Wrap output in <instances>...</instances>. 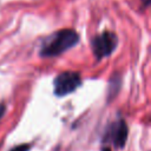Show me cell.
<instances>
[{
    "label": "cell",
    "mask_w": 151,
    "mask_h": 151,
    "mask_svg": "<svg viewBox=\"0 0 151 151\" xmlns=\"http://www.w3.org/2000/svg\"><path fill=\"white\" fill-rule=\"evenodd\" d=\"M80 35L76 29L61 28L53 32L45 38L39 48V55L41 58H52L63 54L64 52L73 48L78 45Z\"/></svg>",
    "instance_id": "6da1fadb"
},
{
    "label": "cell",
    "mask_w": 151,
    "mask_h": 151,
    "mask_svg": "<svg viewBox=\"0 0 151 151\" xmlns=\"http://www.w3.org/2000/svg\"><path fill=\"white\" fill-rule=\"evenodd\" d=\"M118 42L119 40L114 32H111L107 29L103 31L98 35L93 37L91 40V48H92L93 55L98 61L110 57L118 47Z\"/></svg>",
    "instance_id": "7a4b0ae2"
},
{
    "label": "cell",
    "mask_w": 151,
    "mask_h": 151,
    "mask_svg": "<svg viewBox=\"0 0 151 151\" xmlns=\"http://www.w3.org/2000/svg\"><path fill=\"white\" fill-rule=\"evenodd\" d=\"M83 85L81 76L77 71L60 72L53 80V92L58 98L73 93Z\"/></svg>",
    "instance_id": "3957f363"
},
{
    "label": "cell",
    "mask_w": 151,
    "mask_h": 151,
    "mask_svg": "<svg viewBox=\"0 0 151 151\" xmlns=\"http://www.w3.org/2000/svg\"><path fill=\"white\" fill-rule=\"evenodd\" d=\"M127 136H129L127 124L124 118H119L112 124L109 131V137L113 146L117 149H123L127 142Z\"/></svg>",
    "instance_id": "277c9868"
},
{
    "label": "cell",
    "mask_w": 151,
    "mask_h": 151,
    "mask_svg": "<svg viewBox=\"0 0 151 151\" xmlns=\"http://www.w3.org/2000/svg\"><path fill=\"white\" fill-rule=\"evenodd\" d=\"M122 87V77L119 73L112 74L109 81V87H107V101H111L119 92Z\"/></svg>",
    "instance_id": "5b68a950"
},
{
    "label": "cell",
    "mask_w": 151,
    "mask_h": 151,
    "mask_svg": "<svg viewBox=\"0 0 151 151\" xmlns=\"http://www.w3.org/2000/svg\"><path fill=\"white\" fill-rule=\"evenodd\" d=\"M31 150V144H20L11 149L9 151H29Z\"/></svg>",
    "instance_id": "8992f818"
},
{
    "label": "cell",
    "mask_w": 151,
    "mask_h": 151,
    "mask_svg": "<svg viewBox=\"0 0 151 151\" xmlns=\"http://www.w3.org/2000/svg\"><path fill=\"white\" fill-rule=\"evenodd\" d=\"M5 111H6V106H5L4 104H0V118L4 116Z\"/></svg>",
    "instance_id": "52a82bcc"
},
{
    "label": "cell",
    "mask_w": 151,
    "mask_h": 151,
    "mask_svg": "<svg viewBox=\"0 0 151 151\" xmlns=\"http://www.w3.org/2000/svg\"><path fill=\"white\" fill-rule=\"evenodd\" d=\"M101 151H111V149H110V147H104Z\"/></svg>",
    "instance_id": "ba28073f"
}]
</instances>
